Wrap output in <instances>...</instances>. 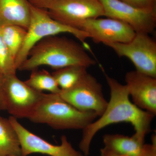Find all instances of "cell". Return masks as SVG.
Masks as SVG:
<instances>
[{
  "instance_id": "6da1fadb",
  "label": "cell",
  "mask_w": 156,
  "mask_h": 156,
  "mask_svg": "<svg viewBox=\"0 0 156 156\" xmlns=\"http://www.w3.org/2000/svg\"><path fill=\"white\" fill-rule=\"evenodd\" d=\"M101 67L109 88L110 98L103 113L83 130L79 148L84 156L89 155L90 146L98 132L112 124L130 123L135 131L134 135L145 141L155 116L134 105L130 100L126 85L109 76L102 66Z\"/></svg>"
},
{
  "instance_id": "7a4b0ae2",
  "label": "cell",
  "mask_w": 156,
  "mask_h": 156,
  "mask_svg": "<svg viewBox=\"0 0 156 156\" xmlns=\"http://www.w3.org/2000/svg\"><path fill=\"white\" fill-rule=\"evenodd\" d=\"M87 50L82 44L66 37H47L34 46L18 70L31 71L44 66L55 70L71 66L88 68L96 61Z\"/></svg>"
},
{
  "instance_id": "3957f363",
  "label": "cell",
  "mask_w": 156,
  "mask_h": 156,
  "mask_svg": "<svg viewBox=\"0 0 156 156\" xmlns=\"http://www.w3.org/2000/svg\"><path fill=\"white\" fill-rule=\"evenodd\" d=\"M98 118L96 113L82 111L58 94L50 93H45L28 119L57 130H83Z\"/></svg>"
},
{
  "instance_id": "277c9868",
  "label": "cell",
  "mask_w": 156,
  "mask_h": 156,
  "mask_svg": "<svg viewBox=\"0 0 156 156\" xmlns=\"http://www.w3.org/2000/svg\"><path fill=\"white\" fill-rule=\"evenodd\" d=\"M30 22L25 40L15 58L17 70L26 60L34 46L47 37L61 34H70L77 39L87 50H90L87 42V39L89 38L87 33L56 21L50 17L46 9L37 8L30 4Z\"/></svg>"
},
{
  "instance_id": "5b68a950",
  "label": "cell",
  "mask_w": 156,
  "mask_h": 156,
  "mask_svg": "<svg viewBox=\"0 0 156 156\" xmlns=\"http://www.w3.org/2000/svg\"><path fill=\"white\" fill-rule=\"evenodd\" d=\"M5 108L16 119H29L45 93L34 90L16 74L3 76Z\"/></svg>"
},
{
  "instance_id": "8992f818",
  "label": "cell",
  "mask_w": 156,
  "mask_h": 156,
  "mask_svg": "<svg viewBox=\"0 0 156 156\" xmlns=\"http://www.w3.org/2000/svg\"><path fill=\"white\" fill-rule=\"evenodd\" d=\"M119 57H126L131 62L136 70L156 78V42L149 34L136 33L130 41L108 43Z\"/></svg>"
},
{
  "instance_id": "52a82bcc",
  "label": "cell",
  "mask_w": 156,
  "mask_h": 156,
  "mask_svg": "<svg viewBox=\"0 0 156 156\" xmlns=\"http://www.w3.org/2000/svg\"><path fill=\"white\" fill-rule=\"evenodd\" d=\"M58 95L78 109L94 112L98 117L103 113L108 103L104 95L102 85L88 73L75 86L60 90Z\"/></svg>"
},
{
  "instance_id": "ba28073f",
  "label": "cell",
  "mask_w": 156,
  "mask_h": 156,
  "mask_svg": "<svg viewBox=\"0 0 156 156\" xmlns=\"http://www.w3.org/2000/svg\"><path fill=\"white\" fill-rule=\"evenodd\" d=\"M47 10L56 21L80 30L87 20L105 16L99 0H57Z\"/></svg>"
},
{
  "instance_id": "9c48e42d",
  "label": "cell",
  "mask_w": 156,
  "mask_h": 156,
  "mask_svg": "<svg viewBox=\"0 0 156 156\" xmlns=\"http://www.w3.org/2000/svg\"><path fill=\"white\" fill-rule=\"evenodd\" d=\"M9 119L19 138L21 156L33 154L50 156H84L73 147L65 135L61 136L60 145H54L29 131L16 118L11 116Z\"/></svg>"
},
{
  "instance_id": "30bf717a",
  "label": "cell",
  "mask_w": 156,
  "mask_h": 156,
  "mask_svg": "<svg viewBox=\"0 0 156 156\" xmlns=\"http://www.w3.org/2000/svg\"><path fill=\"white\" fill-rule=\"evenodd\" d=\"M105 17L125 23L136 33L150 34L156 27V11L138 9L120 0H99Z\"/></svg>"
},
{
  "instance_id": "8fae6325",
  "label": "cell",
  "mask_w": 156,
  "mask_h": 156,
  "mask_svg": "<svg viewBox=\"0 0 156 156\" xmlns=\"http://www.w3.org/2000/svg\"><path fill=\"white\" fill-rule=\"evenodd\" d=\"M80 30L87 33L95 43H125L130 41L136 33L130 26L113 18H98L87 20Z\"/></svg>"
},
{
  "instance_id": "7c38bea8",
  "label": "cell",
  "mask_w": 156,
  "mask_h": 156,
  "mask_svg": "<svg viewBox=\"0 0 156 156\" xmlns=\"http://www.w3.org/2000/svg\"><path fill=\"white\" fill-rule=\"evenodd\" d=\"M125 81L132 102L156 115V78L135 70L126 73Z\"/></svg>"
},
{
  "instance_id": "4fadbf2b",
  "label": "cell",
  "mask_w": 156,
  "mask_h": 156,
  "mask_svg": "<svg viewBox=\"0 0 156 156\" xmlns=\"http://www.w3.org/2000/svg\"><path fill=\"white\" fill-rule=\"evenodd\" d=\"M30 16V4L27 0H0V27L16 25L27 30Z\"/></svg>"
},
{
  "instance_id": "5bb4252c",
  "label": "cell",
  "mask_w": 156,
  "mask_h": 156,
  "mask_svg": "<svg viewBox=\"0 0 156 156\" xmlns=\"http://www.w3.org/2000/svg\"><path fill=\"white\" fill-rule=\"evenodd\" d=\"M133 134L129 136L121 134H106L103 136L104 147L117 153L127 156H137L144 144Z\"/></svg>"
},
{
  "instance_id": "9a60e30c",
  "label": "cell",
  "mask_w": 156,
  "mask_h": 156,
  "mask_svg": "<svg viewBox=\"0 0 156 156\" xmlns=\"http://www.w3.org/2000/svg\"><path fill=\"white\" fill-rule=\"evenodd\" d=\"M21 156L19 138L9 119L0 117V156Z\"/></svg>"
},
{
  "instance_id": "2e32d148",
  "label": "cell",
  "mask_w": 156,
  "mask_h": 156,
  "mask_svg": "<svg viewBox=\"0 0 156 156\" xmlns=\"http://www.w3.org/2000/svg\"><path fill=\"white\" fill-rule=\"evenodd\" d=\"M87 68L71 66L55 70L52 73L60 90H66L75 86L88 73Z\"/></svg>"
},
{
  "instance_id": "e0dca14e",
  "label": "cell",
  "mask_w": 156,
  "mask_h": 156,
  "mask_svg": "<svg viewBox=\"0 0 156 156\" xmlns=\"http://www.w3.org/2000/svg\"><path fill=\"white\" fill-rule=\"evenodd\" d=\"M27 32L25 28L18 26L0 27L1 37L15 60L25 40Z\"/></svg>"
},
{
  "instance_id": "ac0fdd59",
  "label": "cell",
  "mask_w": 156,
  "mask_h": 156,
  "mask_svg": "<svg viewBox=\"0 0 156 156\" xmlns=\"http://www.w3.org/2000/svg\"><path fill=\"white\" fill-rule=\"evenodd\" d=\"M34 90L40 92L48 91L50 93L58 94L60 89L52 73L45 70L31 71L30 77L24 81Z\"/></svg>"
},
{
  "instance_id": "d6986e66",
  "label": "cell",
  "mask_w": 156,
  "mask_h": 156,
  "mask_svg": "<svg viewBox=\"0 0 156 156\" xmlns=\"http://www.w3.org/2000/svg\"><path fill=\"white\" fill-rule=\"evenodd\" d=\"M15 58L11 55L0 35V75L16 74Z\"/></svg>"
},
{
  "instance_id": "ffe728a7",
  "label": "cell",
  "mask_w": 156,
  "mask_h": 156,
  "mask_svg": "<svg viewBox=\"0 0 156 156\" xmlns=\"http://www.w3.org/2000/svg\"><path fill=\"white\" fill-rule=\"evenodd\" d=\"M138 9L156 11V0H120Z\"/></svg>"
},
{
  "instance_id": "44dd1931",
  "label": "cell",
  "mask_w": 156,
  "mask_h": 156,
  "mask_svg": "<svg viewBox=\"0 0 156 156\" xmlns=\"http://www.w3.org/2000/svg\"><path fill=\"white\" fill-rule=\"evenodd\" d=\"M137 156H156V136L153 135L151 144H145Z\"/></svg>"
},
{
  "instance_id": "7402d4cb",
  "label": "cell",
  "mask_w": 156,
  "mask_h": 156,
  "mask_svg": "<svg viewBox=\"0 0 156 156\" xmlns=\"http://www.w3.org/2000/svg\"><path fill=\"white\" fill-rule=\"evenodd\" d=\"M32 5L40 9H47L57 0H27Z\"/></svg>"
},
{
  "instance_id": "603a6c76",
  "label": "cell",
  "mask_w": 156,
  "mask_h": 156,
  "mask_svg": "<svg viewBox=\"0 0 156 156\" xmlns=\"http://www.w3.org/2000/svg\"><path fill=\"white\" fill-rule=\"evenodd\" d=\"M5 110L3 89V76L0 75V113Z\"/></svg>"
},
{
  "instance_id": "cb8c5ba5",
  "label": "cell",
  "mask_w": 156,
  "mask_h": 156,
  "mask_svg": "<svg viewBox=\"0 0 156 156\" xmlns=\"http://www.w3.org/2000/svg\"><path fill=\"white\" fill-rule=\"evenodd\" d=\"M100 156H127L117 153L104 147L100 150Z\"/></svg>"
},
{
  "instance_id": "d4e9b609",
  "label": "cell",
  "mask_w": 156,
  "mask_h": 156,
  "mask_svg": "<svg viewBox=\"0 0 156 156\" xmlns=\"http://www.w3.org/2000/svg\"><path fill=\"white\" fill-rule=\"evenodd\" d=\"M16 156L9 155V156Z\"/></svg>"
}]
</instances>
